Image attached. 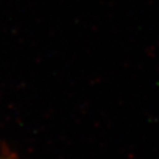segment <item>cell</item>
<instances>
[{
    "label": "cell",
    "mask_w": 159,
    "mask_h": 159,
    "mask_svg": "<svg viewBox=\"0 0 159 159\" xmlns=\"http://www.w3.org/2000/svg\"><path fill=\"white\" fill-rule=\"evenodd\" d=\"M0 159H17L13 155H5V156H1Z\"/></svg>",
    "instance_id": "cell-1"
}]
</instances>
